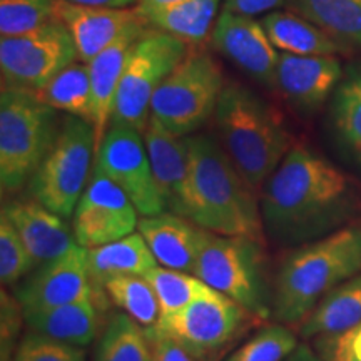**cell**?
Masks as SVG:
<instances>
[{"label": "cell", "mask_w": 361, "mask_h": 361, "mask_svg": "<svg viewBox=\"0 0 361 361\" xmlns=\"http://www.w3.org/2000/svg\"><path fill=\"white\" fill-rule=\"evenodd\" d=\"M94 169L123 189L142 218L166 211L139 129L111 124L96 151Z\"/></svg>", "instance_id": "12"}, {"label": "cell", "mask_w": 361, "mask_h": 361, "mask_svg": "<svg viewBox=\"0 0 361 361\" xmlns=\"http://www.w3.org/2000/svg\"><path fill=\"white\" fill-rule=\"evenodd\" d=\"M281 4L283 0H224V8L252 17L258 13H268Z\"/></svg>", "instance_id": "39"}, {"label": "cell", "mask_w": 361, "mask_h": 361, "mask_svg": "<svg viewBox=\"0 0 361 361\" xmlns=\"http://www.w3.org/2000/svg\"><path fill=\"white\" fill-rule=\"evenodd\" d=\"M266 34L281 52L298 56H335L341 45L313 22L290 12H268L261 19Z\"/></svg>", "instance_id": "26"}, {"label": "cell", "mask_w": 361, "mask_h": 361, "mask_svg": "<svg viewBox=\"0 0 361 361\" xmlns=\"http://www.w3.org/2000/svg\"><path fill=\"white\" fill-rule=\"evenodd\" d=\"M147 25V22H139L129 27L109 47L104 49L92 61L87 62L90 89H92V124L96 130V151L111 126L116 94L121 78H123L126 61L137 39L146 32Z\"/></svg>", "instance_id": "20"}, {"label": "cell", "mask_w": 361, "mask_h": 361, "mask_svg": "<svg viewBox=\"0 0 361 361\" xmlns=\"http://www.w3.org/2000/svg\"><path fill=\"white\" fill-rule=\"evenodd\" d=\"M35 92L56 111L92 123V89L85 62H72Z\"/></svg>", "instance_id": "29"}, {"label": "cell", "mask_w": 361, "mask_h": 361, "mask_svg": "<svg viewBox=\"0 0 361 361\" xmlns=\"http://www.w3.org/2000/svg\"><path fill=\"white\" fill-rule=\"evenodd\" d=\"M188 56V44L168 32L146 29L126 61L116 94L111 124H124L144 133L157 87Z\"/></svg>", "instance_id": "9"}, {"label": "cell", "mask_w": 361, "mask_h": 361, "mask_svg": "<svg viewBox=\"0 0 361 361\" xmlns=\"http://www.w3.org/2000/svg\"><path fill=\"white\" fill-rule=\"evenodd\" d=\"M35 266V261L20 234L6 216H0V281L11 286L24 278Z\"/></svg>", "instance_id": "35"}, {"label": "cell", "mask_w": 361, "mask_h": 361, "mask_svg": "<svg viewBox=\"0 0 361 361\" xmlns=\"http://www.w3.org/2000/svg\"><path fill=\"white\" fill-rule=\"evenodd\" d=\"M144 329H146V335L151 341L152 351H154V361H201L173 338L159 331L156 326Z\"/></svg>", "instance_id": "38"}, {"label": "cell", "mask_w": 361, "mask_h": 361, "mask_svg": "<svg viewBox=\"0 0 361 361\" xmlns=\"http://www.w3.org/2000/svg\"><path fill=\"white\" fill-rule=\"evenodd\" d=\"M298 348V338L283 323L261 328L224 361H283Z\"/></svg>", "instance_id": "34"}, {"label": "cell", "mask_w": 361, "mask_h": 361, "mask_svg": "<svg viewBox=\"0 0 361 361\" xmlns=\"http://www.w3.org/2000/svg\"><path fill=\"white\" fill-rule=\"evenodd\" d=\"M12 361H87L80 346L52 340L39 333H27L19 341Z\"/></svg>", "instance_id": "36"}, {"label": "cell", "mask_w": 361, "mask_h": 361, "mask_svg": "<svg viewBox=\"0 0 361 361\" xmlns=\"http://www.w3.org/2000/svg\"><path fill=\"white\" fill-rule=\"evenodd\" d=\"M264 234L279 246H301L355 224L361 191L324 157L291 147L259 197Z\"/></svg>", "instance_id": "1"}, {"label": "cell", "mask_w": 361, "mask_h": 361, "mask_svg": "<svg viewBox=\"0 0 361 361\" xmlns=\"http://www.w3.org/2000/svg\"><path fill=\"white\" fill-rule=\"evenodd\" d=\"M186 139L189 176L184 218L209 233L263 243L256 189L243 178L218 139L207 134H191Z\"/></svg>", "instance_id": "2"}, {"label": "cell", "mask_w": 361, "mask_h": 361, "mask_svg": "<svg viewBox=\"0 0 361 361\" xmlns=\"http://www.w3.org/2000/svg\"><path fill=\"white\" fill-rule=\"evenodd\" d=\"M336 137L361 162V62L343 74L331 102Z\"/></svg>", "instance_id": "30"}, {"label": "cell", "mask_w": 361, "mask_h": 361, "mask_svg": "<svg viewBox=\"0 0 361 361\" xmlns=\"http://www.w3.org/2000/svg\"><path fill=\"white\" fill-rule=\"evenodd\" d=\"M24 319L30 331L85 348L101 331L99 295L52 310L24 314Z\"/></svg>", "instance_id": "22"}, {"label": "cell", "mask_w": 361, "mask_h": 361, "mask_svg": "<svg viewBox=\"0 0 361 361\" xmlns=\"http://www.w3.org/2000/svg\"><path fill=\"white\" fill-rule=\"evenodd\" d=\"M218 141L239 173L258 191L291 149L276 112L241 84L226 85L214 112Z\"/></svg>", "instance_id": "4"}, {"label": "cell", "mask_w": 361, "mask_h": 361, "mask_svg": "<svg viewBox=\"0 0 361 361\" xmlns=\"http://www.w3.org/2000/svg\"><path fill=\"white\" fill-rule=\"evenodd\" d=\"M361 271V226L350 224L322 239L298 246L279 266L273 286L278 323H303L314 306Z\"/></svg>", "instance_id": "3"}, {"label": "cell", "mask_w": 361, "mask_h": 361, "mask_svg": "<svg viewBox=\"0 0 361 361\" xmlns=\"http://www.w3.org/2000/svg\"><path fill=\"white\" fill-rule=\"evenodd\" d=\"M2 214L20 234L35 264L49 263L78 245L66 218L37 201L11 202L2 207Z\"/></svg>", "instance_id": "21"}, {"label": "cell", "mask_w": 361, "mask_h": 361, "mask_svg": "<svg viewBox=\"0 0 361 361\" xmlns=\"http://www.w3.org/2000/svg\"><path fill=\"white\" fill-rule=\"evenodd\" d=\"M78 59L74 39L57 17L32 32L0 40L2 82L11 87L40 90Z\"/></svg>", "instance_id": "11"}, {"label": "cell", "mask_w": 361, "mask_h": 361, "mask_svg": "<svg viewBox=\"0 0 361 361\" xmlns=\"http://www.w3.org/2000/svg\"><path fill=\"white\" fill-rule=\"evenodd\" d=\"M194 274L258 322L273 316V288L268 283L261 241L207 231Z\"/></svg>", "instance_id": "6"}, {"label": "cell", "mask_w": 361, "mask_h": 361, "mask_svg": "<svg viewBox=\"0 0 361 361\" xmlns=\"http://www.w3.org/2000/svg\"><path fill=\"white\" fill-rule=\"evenodd\" d=\"M255 319L236 301L219 291L202 295L186 308L161 316L156 328L201 361H216Z\"/></svg>", "instance_id": "10"}, {"label": "cell", "mask_w": 361, "mask_h": 361, "mask_svg": "<svg viewBox=\"0 0 361 361\" xmlns=\"http://www.w3.org/2000/svg\"><path fill=\"white\" fill-rule=\"evenodd\" d=\"M146 279L154 288L157 301H159L161 316L173 314L176 311L186 308L197 298L213 291V288L201 278H197L196 274L171 269L166 266H156L146 274Z\"/></svg>", "instance_id": "32"}, {"label": "cell", "mask_w": 361, "mask_h": 361, "mask_svg": "<svg viewBox=\"0 0 361 361\" xmlns=\"http://www.w3.org/2000/svg\"><path fill=\"white\" fill-rule=\"evenodd\" d=\"M361 324V276L343 281L314 306L301 323L300 335L316 338L338 335Z\"/></svg>", "instance_id": "25"}, {"label": "cell", "mask_w": 361, "mask_h": 361, "mask_svg": "<svg viewBox=\"0 0 361 361\" xmlns=\"http://www.w3.org/2000/svg\"><path fill=\"white\" fill-rule=\"evenodd\" d=\"M283 361H323L308 345H298V348Z\"/></svg>", "instance_id": "41"}, {"label": "cell", "mask_w": 361, "mask_h": 361, "mask_svg": "<svg viewBox=\"0 0 361 361\" xmlns=\"http://www.w3.org/2000/svg\"><path fill=\"white\" fill-rule=\"evenodd\" d=\"M211 44L239 71L274 89L279 54L261 22L223 7L211 32Z\"/></svg>", "instance_id": "15"}, {"label": "cell", "mask_w": 361, "mask_h": 361, "mask_svg": "<svg viewBox=\"0 0 361 361\" xmlns=\"http://www.w3.org/2000/svg\"><path fill=\"white\" fill-rule=\"evenodd\" d=\"M57 111L35 90L2 85L0 94V186L17 191L29 183L56 141Z\"/></svg>", "instance_id": "5"}, {"label": "cell", "mask_w": 361, "mask_h": 361, "mask_svg": "<svg viewBox=\"0 0 361 361\" xmlns=\"http://www.w3.org/2000/svg\"><path fill=\"white\" fill-rule=\"evenodd\" d=\"M59 0H0V34L16 37L32 32L57 17Z\"/></svg>", "instance_id": "33"}, {"label": "cell", "mask_w": 361, "mask_h": 361, "mask_svg": "<svg viewBox=\"0 0 361 361\" xmlns=\"http://www.w3.org/2000/svg\"><path fill=\"white\" fill-rule=\"evenodd\" d=\"M343 78L335 56H298L281 52L274 89L300 111H316L335 92Z\"/></svg>", "instance_id": "16"}, {"label": "cell", "mask_w": 361, "mask_h": 361, "mask_svg": "<svg viewBox=\"0 0 361 361\" xmlns=\"http://www.w3.org/2000/svg\"><path fill=\"white\" fill-rule=\"evenodd\" d=\"M24 318V310L17 301V298L7 296L2 291V326H0V351H2V361H12L13 353L19 346L20 336V322Z\"/></svg>", "instance_id": "37"}, {"label": "cell", "mask_w": 361, "mask_h": 361, "mask_svg": "<svg viewBox=\"0 0 361 361\" xmlns=\"http://www.w3.org/2000/svg\"><path fill=\"white\" fill-rule=\"evenodd\" d=\"M72 4H80V6H92V7H111V8H126L141 0H67Z\"/></svg>", "instance_id": "40"}, {"label": "cell", "mask_w": 361, "mask_h": 361, "mask_svg": "<svg viewBox=\"0 0 361 361\" xmlns=\"http://www.w3.org/2000/svg\"><path fill=\"white\" fill-rule=\"evenodd\" d=\"M288 6L341 47H361V0H288Z\"/></svg>", "instance_id": "27"}, {"label": "cell", "mask_w": 361, "mask_h": 361, "mask_svg": "<svg viewBox=\"0 0 361 361\" xmlns=\"http://www.w3.org/2000/svg\"><path fill=\"white\" fill-rule=\"evenodd\" d=\"M221 0H179L137 11L152 29L168 32L189 44H202L213 32Z\"/></svg>", "instance_id": "24"}, {"label": "cell", "mask_w": 361, "mask_h": 361, "mask_svg": "<svg viewBox=\"0 0 361 361\" xmlns=\"http://www.w3.org/2000/svg\"><path fill=\"white\" fill-rule=\"evenodd\" d=\"M94 361H154L146 329L126 313L109 318L99 335Z\"/></svg>", "instance_id": "28"}, {"label": "cell", "mask_w": 361, "mask_h": 361, "mask_svg": "<svg viewBox=\"0 0 361 361\" xmlns=\"http://www.w3.org/2000/svg\"><path fill=\"white\" fill-rule=\"evenodd\" d=\"M137 231L161 266L194 274L206 229L191 219L164 211L139 219Z\"/></svg>", "instance_id": "19"}, {"label": "cell", "mask_w": 361, "mask_h": 361, "mask_svg": "<svg viewBox=\"0 0 361 361\" xmlns=\"http://www.w3.org/2000/svg\"><path fill=\"white\" fill-rule=\"evenodd\" d=\"M223 71L209 54L191 52L152 96L151 117L178 135H191L214 117Z\"/></svg>", "instance_id": "8"}, {"label": "cell", "mask_w": 361, "mask_h": 361, "mask_svg": "<svg viewBox=\"0 0 361 361\" xmlns=\"http://www.w3.org/2000/svg\"><path fill=\"white\" fill-rule=\"evenodd\" d=\"M139 213L129 196L116 183L94 169L74 211L75 241L82 247H97L133 234Z\"/></svg>", "instance_id": "13"}, {"label": "cell", "mask_w": 361, "mask_h": 361, "mask_svg": "<svg viewBox=\"0 0 361 361\" xmlns=\"http://www.w3.org/2000/svg\"><path fill=\"white\" fill-rule=\"evenodd\" d=\"M89 276L94 288H104L109 279L119 276H146L157 266L146 239L141 233H133L129 236L107 245L87 250Z\"/></svg>", "instance_id": "23"}, {"label": "cell", "mask_w": 361, "mask_h": 361, "mask_svg": "<svg viewBox=\"0 0 361 361\" xmlns=\"http://www.w3.org/2000/svg\"><path fill=\"white\" fill-rule=\"evenodd\" d=\"M104 291L117 308L129 314L142 328H152L159 322V301L146 276L112 278L104 284Z\"/></svg>", "instance_id": "31"}, {"label": "cell", "mask_w": 361, "mask_h": 361, "mask_svg": "<svg viewBox=\"0 0 361 361\" xmlns=\"http://www.w3.org/2000/svg\"><path fill=\"white\" fill-rule=\"evenodd\" d=\"M142 135L152 174H154L162 201H164L166 211L184 218L189 176L186 135L171 133L152 117H149Z\"/></svg>", "instance_id": "18"}, {"label": "cell", "mask_w": 361, "mask_h": 361, "mask_svg": "<svg viewBox=\"0 0 361 361\" xmlns=\"http://www.w3.org/2000/svg\"><path fill=\"white\" fill-rule=\"evenodd\" d=\"M94 159L96 130L92 123L67 114L51 151L29 180L30 194L52 213L71 218L90 180Z\"/></svg>", "instance_id": "7"}, {"label": "cell", "mask_w": 361, "mask_h": 361, "mask_svg": "<svg viewBox=\"0 0 361 361\" xmlns=\"http://www.w3.org/2000/svg\"><path fill=\"white\" fill-rule=\"evenodd\" d=\"M57 19L64 22L74 39L78 57L87 64L99 52L109 47L124 30L146 19L135 8L92 7L59 0Z\"/></svg>", "instance_id": "17"}, {"label": "cell", "mask_w": 361, "mask_h": 361, "mask_svg": "<svg viewBox=\"0 0 361 361\" xmlns=\"http://www.w3.org/2000/svg\"><path fill=\"white\" fill-rule=\"evenodd\" d=\"M173 2H179V0H141L139 6L152 7V6H164V4H173Z\"/></svg>", "instance_id": "42"}, {"label": "cell", "mask_w": 361, "mask_h": 361, "mask_svg": "<svg viewBox=\"0 0 361 361\" xmlns=\"http://www.w3.org/2000/svg\"><path fill=\"white\" fill-rule=\"evenodd\" d=\"M96 295L89 276L87 247L75 245L66 255L40 266L17 290L16 298L24 314H32Z\"/></svg>", "instance_id": "14"}]
</instances>
